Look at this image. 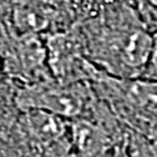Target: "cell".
Returning <instances> with one entry per match:
<instances>
[{"instance_id":"7","label":"cell","mask_w":157,"mask_h":157,"mask_svg":"<svg viewBox=\"0 0 157 157\" xmlns=\"http://www.w3.org/2000/svg\"><path fill=\"white\" fill-rule=\"evenodd\" d=\"M124 139L98 111L70 121V157H110Z\"/></svg>"},{"instance_id":"5","label":"cell","mask_w":157,"mask_h":157,"mask_svg":"<svg viewBox=\"0 0 157 157\" xmlns=\"http://www.w3.org/2000/svg\"><path fill=\"white\" fill-rule=\"evenodd\" d=\"M0 59L8 78L28 85L51 78L45 39L39 34L18 33L9 25L0 26Z\"/></svg>"},{"instance_id":"12","label":"cell","mask_w":157,"mask_h":157,"mask_svg":"<svg viewBox=\"0 0 157 157\" xmlns=\"http://www.w3.org/2000/svg\"><path fill=\"white\" fill-rule=\"evenodd\" d=\"M148 2H149L153 7H157V0H148Z\"/></svg>"},{"instance_id":"6","label":"cell","mask_w":157,"mask_h":157,"mask_svg":"<svg viewBox=\"0 0 157 157\" xmlns=\"http://www.w3.org/2000/svg\"><path fill=\"white\" fill-rule=\"evenodd\" d=\"M47 63L52 78L71 82H90L98 72L89 60L81 28L72 25L68 29L45 34Z\"/></svg>"},{"instance_id":"9","label":"cell","mask_w":157,"mask_h":157,"mask_svg":"<svg viewBox=\"0 0 157 157\" xmlns=\"http://www.w3.org/2000/svg\"><path fill=\"white\" fill-rule=\"evenodd\" d=\"M126 148L128 157H157L156 141L136 132L126 136Z\"/></svg>"},{"instance_id":"2","label":"cell","mask_w":157,"mask_h":157,"mask_svg":"<svg viewBox=\"0 0 157 157\" xmlns=\"http://www.w3.org/2000/svg\"><path fill=\"white\" fill-rule=\"evenodd\" d=\"M90 85L96 96L136 134L157 137V82L143 77L122 78L98 71Z\"/></svg>"},{"instance_id":"1","label":"cell","mask_w":157,"mask_h":157,"mask_svg":"<svg viewBox=\"0 0 157 157\" xmlns=\"http://www.w3.org/2000/svg\"><path fill=\"white\" fill-rule=\"evenodd\" d=\"M81 32L88 58L97 68L115 77H141L153 38L135 20L119 9H109Z\"/></svg>"},{"instance_id":"10","label":"cell","mask_w":157,"mask_h":157,"mask_svg":"<svg viewBox=\"0 0 157 157\" xmlns=\"http://www.w3.org/2000/svg\"><path fill=\"white\" fill-rule=\"evenodd\" d=\"M152 38H153V41H152L151 54L141 77L157 82V33L152 34Z\"/></svg>"},{"instance_id":"4","label":"cell","mask_w":157,"mask_h":157,"mask_svg":"<svg viewBox=\"0 0 157 157\" xmlns=\"http://www.w3.org/2000/svg\"><path fill=\"white\" fill-rule=\"evenodd\" d=\"M96 93L90 82L64 84L48 78L28 85H18L13 93V104L18 111L42 110L67 121L92 117L96 111Z\"/></svg>"},{"instance_id":"11","label":"cell","mask_w":157,"mask_h":157,"mask_svg":"<svg viewBox=\"0 0 157 157\" xmlns=\"http://www.w3.org/2000/svg\"><path fill=\"white\" fill-rule=\"evenodd\" d=\"M110 157H128L127 156V148H126V139H124L123 143H121L117 147L115 151L113 152V155Z\"/></svg>"},{"instance_id":"3","label":"cell","mask_w":157,"mask_h":157,"mask_svg":"<svg viewBox=\"0 0 157 157\" xmlns=\"http://www.w3.org/2000/svg\"><path fill=\"white\" fill-rule=\"evenodd\" d=\"M16 157H70V121L42 110L17 111L0 130Z\"/></svg>"},{"instance_id":"8","label":"cell","mask_w":157,"mask_h":157,"mask_svg":"<svg viewBox=\"0 0 157 157\" xmlns=\"http://www.w3.org/2000/svg\"><path fill=\"white\" fill-rule=\"evenodd\" d=\"M70 6L67 0H17L11 26L18 33L39 34L68 29Z\"/></svg>"}]
</instances>
